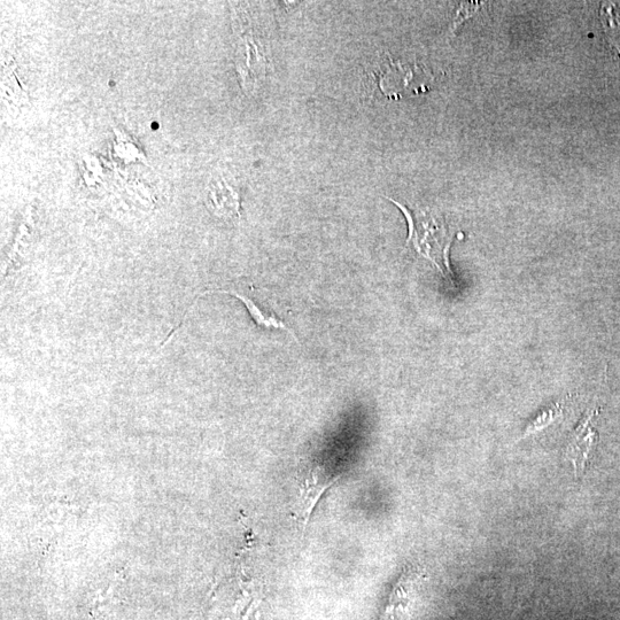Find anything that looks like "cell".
<instances>
[{
  "instance_id": "6da1fadb",
  "label": "cell",
  "mask_w": 620,
  "mask_h": 620,
  "mask_svg": "<svg viewBox=\"0 0 620 620\" xmlns=\"http://www.w3.org/2000/svg\"><path fill=\"white\" fill-rule=\"evenodd\" d=\"M405 214L408 221L409 235L407 246L428 259L433 266L447 279L453 281L451 265H449V248L453 237L449 234L443 217L423 209H412L389 198Z\"/></svg>"
},
{
  "instance_id": "7a4b0ae2",
  "label": "cell",
  "mask_w": 620,
  "mask_h": 620,
  "mask_svg": "<svg viewBox=\"0 0 620 620\" xmlns=\"http://www.w3.org/2000/svg\"><path fill=\"white\" fill-rule=\"evenodd\" d=\"M420 74V68L416 65L405 66L402 62H394L390 58L378 74L379 87L386 97L392 99L416 95L428 88V84L420 79Z\"/></svg>"
},
{
  "instance_id": "3957f363",
  "label": "cell",
  "mask_w": 620,
  "mask_h": 620,
  "mask_svg": "<svg viewBox=\"0 0 620 620\" xmlns=\"http://www.w3.org/2000/svg\"><path fill=\"white\" fill-rule=\"evenodd\" d=\"M336 480L337 477L329 475L320 467L310 468L300 475L296 511L302 524H308L317 503Z\"/></svg>"
},
{
  "instance_id": "277c9868",
  "label": "cell",
  "mask_w": 620,
  "mask_h": 620,
  "mask_svg": "<svg viewBox=\"0 0 620 620\" xmlns=\"http://www.w3.org/2000/svg\"><path fill=\"white\" fill-rule=\"evenodd\" d=\"M598 414V410L589 412L573 431L565 447V457L575 468L576 476L585 470L589 453L598 443L599 434L592 424L593 418Z\"/></svg>"
},
{
  "instance_id": "5b68a950",
  "label": "cell",
  "mask_w": 620,
  "mask_h": 620,
  "mask_svg": "<svg viewBox=\"0 0 620 620\" xmlns=\"http://www.w3.org/2000/svg\"><path fill=\"white\" fill-rule=\"evenodd\" d=\"M237 68L244 84L253 85L265 76V56L251 37H244L237 54Z\"/></svg>"
},
{
  "instance_id": "8992f818",
  "label": "cell",
  "mask_w": 620,
  "mask_h": 620,
  "mask_svg": "<svg viewBox=\"0 0 620 620\" xmlns=\"http://www.w3.org/2000/svg\"><path fill=\"white\" fill-rule=\"evenodd\" d=\"M415 579L402 576L389 596L381 620H405L415 594Z\"/></svg>"
},
{
  "instance_id": "52a82bcc",
  "label": "cell",
  "mask_w": 620,
  "mask_h": 620,
  "mask_svg": "<svg viewBox=\"0 0 620 620\" xmlns=\"http://www.w3.org/2000/svg\"><path fill=\"white\" fill-rule=\"evenodd\" d=\"M212 292L230 294V296L237 298L238 300L243 302V304L248 310V313H250L253 321L257 323L259 327L263 329L283 330L285 332H288L289 335H291L294 339L297 340V343H299L296 335H294L293 331L289 329L288 325H286L281 319H278V317L274 313H270L265 308H262L261 306H259L258 302L255 301L250 296H247L246 293L237 291L235 289H228V290H214V291H209V292L206 291L203 294H201V296H206V294L212 293Z\"/></svg>"
},
{
  "instance_id": "ba28073f",
  "label": "cell",
  "mask_w": 620,
  "mask_h": 620,
  "mask_svg": "<svg viewBox=\"0 0 620 620\" xmlns=\"http://www.w3.org/2000/svg\"><path fill=\"white\" fill-rule=\"evenodd\" d=\"M211 197L217 214L228 217L239 215V198L228 184H217Z\"/></svg>"
},
{
  "instance_id": "9c48e42d",
  "label": "cell",
  "mask_w": 620,
  "mask_h": 620,
  "mask_svg": "<svg viewBox=\"0 0 620 620\" xmlns=\"http://www.w3.org/2000/svg\"><path fill=\"white\" fill-rule=\"evenodd\" d=\"M601 20L612 48L620 56V17L614 4H604L602 6Z\"/></svg>"
},
{
  "instance_id": "30bf717a",
  "label": "cell",
  "mask_w": 620,
  "mask_h": 620,
  "mask_svg": "<svg viewBox=\"0 0 620 620\" xmlns=\"http://www.w3.org/2000/svg\"><path fill=\"white\" fill-rule=\"evenodd\" d=\"M564 402H557L552 407H548L545 410L534 418V420L527 425V428L523 434L522 438H526L529 436H533L544 429L547 428L550 424H553L555 421L560 420L563 415Z\"/></svg>"
}]
</instances>
